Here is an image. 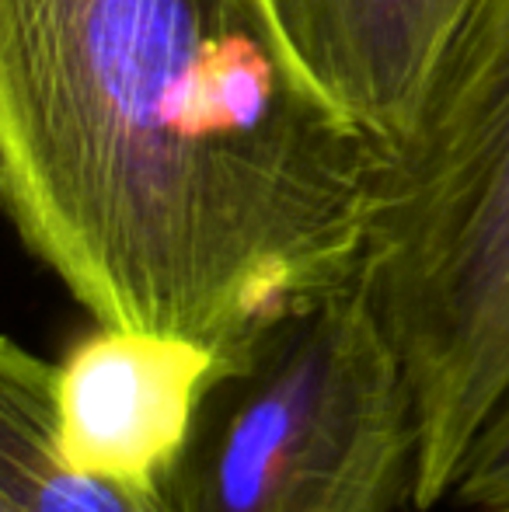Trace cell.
I'll return each instance as SVG.
<instances>
[{
  "label": "cell",
  "mask_w": 509,
  "mask_h": 512,
  "mask_svg": "<svg viewBox=\"0 0 509 512\" xmlns=\"http://www.w3.org/2000/svg\"><path fill=\"white\" fill-rule=\"evenodd\" d=\"M450 502L461 512H509V394L478 429Z\"/></svg>",
  "instance_id": "obj_7"
},
{
  "label": "cell",
  "mask_w": 509,
  "mask_h": 512,
  "mask_svg": "<svg viewBox=\"0 0 509 512\" xmlns=\"http://www.w3.org/2000/svg\"><path fill=\"white\" fill-rule=\"evenodd\" d=\"M360 283L412 384L429 512L509 394V0H475L381 150Z\"/></svg>",
  "instance_id": "obj_2"
},
{
  "label": "cell",
  "mask_w": 509,
  "mask_h": 512,
  "mask_svg": "<svg viewBox=\"0 0 509 512\" xmlns=\"http://www.w3.org/2000/svg\"><path fill=\"white\" fill-rule=\"evenodd\" d=\"M381 147L262 0H0V196L102 328L224 359L360 279Z\"/></svg>",
  "instance_id": "obj_1"
},
{
  "label": "cell",
  "mask_w": 509,
  "mask_h": 512,
  "mask_svg": "<svg viewBox=\"0 0 509 512\" xmlns=\"http://www.w3.org/2000/svg\"><path fill=\"white\" fill-rule=\"evenodd\" d=\"M0 512H21V509H14V506H7V502H0Z\"/></svg>",
  "instance_id": "obj_8"
},
{
  "label": "cell",
  "mask_w": 509,
  "mask_h": 512,
  "mask_svg": "<svg viewBox=\"0 0 509 512\" xmlns=\"http://www.w3.org/2000/svg\"><path fill=\"white\" fill-rule=\"evenodd\" d=\"M262 4H265V7H269V0H262ZM269 14H272V7H269Z\"/></svg>",
  "instance_id": "obj_9"
},
{
  "label": "cell",
  "mask_w": 509,
  "mask_h": 512,
  "mask_svg": "<svg viewBox=\"0 0 509 512\" xmlns=\"http://www.w3.org/2000/svg\"><path fill=\"white\" fill-rule=\"evenodd\" d=\"M419 418L360 279L217 359L161 499L168 512L415 509Z\"/></svg>",
  "instance_id": "obj_3"
},
{
  "label": "cell",
  "mask_w": 509,
  "mask_h": 512,
  "mask_svg": "<svg viewBox=\"0 0 509 512\" xmlns=\"http://www.w3.org/2000/svg\"><path fill=\"white\" fill-rule=\"evenodd\" d=\"M213 370L199 342L98 324L53 366L56 446L81 471L161 499Z\"/></svg>",
  "instance_id": "obj_4"
},
{
  "label": "cell",
  "mask_w": 509,
  "mask_h": 512,
  "mask_svg": "<svg viewBox=\"0 0 509 512\" xmlns=\"http://www.w3.org/2000/svg\"><path fill=\"white\" fill-rule=\"evenodd\" d=\"M286 46L377 147L405 129L475 0H269Z\"/></svg>",
  "instance_id": "obj_5"
},
{
  "label": "cell",
  "mask_w": 509,
  "mask_h": 512,
  "mask_svg": "<svg viewBox=\"0 0 509 512\" xmlns=\"http://www.w3.org/2000/svg\"><path fill=\"white\" fill-rule=\"evenodd\" d=\"M53 366L14 338L0 352V502L21 512H168L161 499L129 492L74 467L56 446Z\"/></svg>",
  "instance_id": "obj_6"
}]
</instances>
